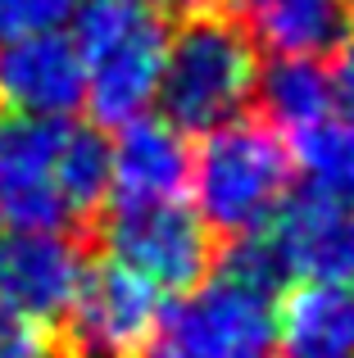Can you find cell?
Returning <instances> with one entry per match:
<instances>
[{
    "instance_id": "6da1fadb",
    "label": "cell",
    "mask_w": 354,
    "mask_h": 358,
    "mask_svg": "<svg viewBox=\"0 0 354 358\" xmlns=\"http://www.w3.org/2000/svg\"><path fill=\"white\" fill-rule=\"evenodd\" d=\"M109 200V141L64 118L0 109V227L73 236L91 250Z\"/></svg>"
},
{
    "instance_id": "7a4b0ae2",
    "label": "cell",
    "mask_w": 354,
    "mask_h": 358,
    "mask_svg": "<svg viewBox=\"0 0 354 358\" xmlns=\"http://www.w3.org/2000/svg\"><path fill=\"white\" fill-rule=\"evenodd\" d=\"M259 45L250 27L218 0L182 9V23L169 27V50L160 73L164 122L186 136L222 127L255 100Z\"/></svg>"
},
{
    "instance_id": "3957f363",
    "label": "cell",
    "mask_w": 354,
    "mask_h": 358,
    "mask_svg": "<svg viewBox=\"0 0 354 358\" xmlns=\"http://www.w3.org/2000/svg\"><path fill=\"white\" fill-rule=\"evenodd\" d=\"M191 182L200 204L195 213L222 245H232L259 236L277 218L295 182V159L273 122L250 114L204 131L191 155Z\"/></svg>"
},
{
    "instance_id": "277c9868",
    "label": "cell",
    "mask_w": 354,
    "mask_h": 358,
    "mask_svg": "<svg viewBox=\"0 0 354 358\" xmlns=\"http://www.w3.org/2000/svg\"><path fill=\"white\" fill-rule=\"evenodd\" d=\"M73 45H78L96 122L123 127L141 118L160 91L164 50H169L164 14L132 0H87L78 9Z\"/></svg>"
},
{
    "instance_id": "5b68a950",
    "label": "cell",
    "mask_w": 354,
    "mask_h": 358,
    "mask_svg": "<svg viewBox=\"0 0 354 358\" xmlns=\"http://www.w3.org/2000/svg\"><path fill=\"white\" fill-rule=\"evenodd\" d=\"M91 254L114 259L118 268L136 272L164 295V290H195L200 281H209L222 241L182 200L105 204L91 231Z\"/></svg>"
},
{
    "instance_id": "8992f818",
    "label": "cell",
    "mask_w": 354,
    "mask_h": 358,
    "mask_svg": "<svg viewBox=\"0 0 354 358\" xmlns=\"http://www.w3.org/2000/svg\"><path fill=\"white\" fill-rule=\"evenodd\" d=\"M164 304L160 290L136 272L118 268L105 254H91L59 341L73 358H136L150 341Z\"/></svg>"
},
{
    "instance_id": "52a82bcc",
    "label": "cell",
    "mask_w": 354,
    "mask_h": 358,
    "mask_svg": "<svg viewBox=\"0 0 354 358\" xmlns=\"http://www.w3.org/2000/svg\"><path fill=\"white\" fill-rule=\"evenodd\" d=\"M87 263L91 250L73 236L5 231L0 236V304L41 331H59Z\"/></svg>"
},
{
    "instance_id": "ba28073f",
    "label": "cell",
    "mask_w": 354,
    "mask_h": 358,
    "mask_svg": "<svg viewBox=\"0 0 354 358\" xmlns=\"http://www.w3.org/2000/svg\"><path fill=\"white\" fill-rule=\"evenodd\" d=\"M286 277L304 281H354V209L327 191H300L268 222Z\"/></svg>"
},
{
    "instance_id": "9c48e42d",
    "label": "cell",
    "mask_w": 354,
    "mask_h": 358,
    "mask_svg": "<svg viewBox=\"0 0 354 358\" xmlns=\"http://www.w3.org/2000/svg\"><path fill=\"white\" fill-rule=\"evenodd\" d=\"M87 105V78L73 36L36 32L0 41V109L27 118H69Z\"/></svg>"
},
{
    "instance_id": "30bf717a",
    "label": "cell",
    "mask_w": 354,
    "mask_h": 358,
    "mask_svg": "<svg viewBox=\"0 0 354 358\" xmlns=\"http://www.w3.org/2000/svg\"><path fill=\"white\" fill-rule=\"evenodd\" d=\"M191 182V150L177 127L164 118H132L118 127L109 145V200L105 204H150L182 200Z\"/></svg>"
},
{
    "instance_id": "8fae6325",
    "label": "cell",
    "mask_w": 354,
    "mask_h": 358,
    "mask_svg": "<svg viewBox=\"0 0 354 358\" xmlns=\"http://www.w3.org/2000/svg\"><path fill=\"white\" fill-rule=\"evenodd\" d=\"M255 45H268L277 59H323L346 45L350 9L346 0H250L241 9Z\"/></svg>"
},
{
    "instance_id": "7c38bea8",
    "label": "cell",
    "mask_w": 354,
    "mask_h": 358,
    "mask_svg": "<svg viewBox=\"0 0 354 358\" xmlns=\"http://www.w3.org/2000/svg\"><path fill=\"white\" fill-rule=\"evenodd\" d=\"M286 358H354V281H304L277 304Z\"/></svg>"
},
{
    "instance_id": "4fadbf2b",
    "label": "cell",
    "mask_w": 354,
    "mask_h": 358,
    "mask_svg": "<svg viewBox=\"0 0 354 358\" xmlns=\"http://www.w3.org/2000/svg\"><path fill=\"white\" fill-rule=\"evenodd\" d=\"M255 100H259V118L273 122L286 141L337 114L332 73L323 59H273L268 69H259Z\"/></svg>"
},
{
    "instance_id": "5bb4252c",
    "label": "cell",
    "mask_w": 354,
    "mask_h": 358,
    "mask_svg": "<svg viewBox=\"0 0 354 358\" xmlns=\"http://www.w3.org/2000/svg\"><path fill=\"white\" fill-rule=\"evenodd\" d=\"M291 159H300L313 191H327L337 200H354V127L341 114L313 122L309 131L286 141Z\"/></svg>"
},
{
    "instance_id": "9a60e30c",
    "label": "cell",
    "mask_w": 354,
    "mask_h": 358,
    "mask_svg": "<svg viewBox=\"0 0 354 358\" xmlns=\"http://www.w3.org/2000/svg\"><path fill=\"white\" fill-rule=\"evenodd\" d=\"M73 9H78V0H0V41L59 32V23Z\"/></svg>"
},
{
    "instance_id": "2e32d148",
    "label": "cell",
    "mask_w": 354,
    "mask_h": 358,
    "mask_svg": "<svg viewBox=\"0 0 354 358\" xmlns=\"http://www.w3.org/2000/svg\"><path fill=\"white\" fill-rule=\"evenodd\" d=\"M0 358H73L64 350L59 331H41L32 322L5 317L0 322Z\"/></svg>"
},
{
    "instance_id": "e0dca14e",
    "label": "cell",
    "mask_w": 354,
    "mask_h": 358,
    "mask_svg": "<svg viewBox=\"0 0 354 358\" xmlns=\"http://www.w3.org/2000/svg\"><path fill=\"white\" fill-rule=\"evenodd\" d=\"M332 100H337V114L354 127V45H341L337 64H332Z\"/></svg>"
},
{
    "instance_id": "ac0fdd59",
    "label": "cell",
    "mask_w": 354,
    "mask_h": 358,
    "mask_svg": "<svg viewBox=\"0 0 354 358\" xmlns=\"http://www.w3.org/2000/svg\"><path fill=\"white\" fill-rule=\"evenodd\" d=\"M132 5H146V9H155V14H164V9H191V5H200V0H132Z\"/></svg>"
},
{
    "instance_id": "d6986e66",
    "label": "cell",
    "mask_w": 354,
    "mask_h": 358,
    "mask_svg": "<svg viewBox=\"0 0 354 358\" xmlns=\"http://www.w3.org/2000/svg\"><path fill=\"white\" fill-rule=\"evenodd\" d=\"M218 5H222V9H232V14H241V9H246L250 0H218Z\"/></svg>"
},
{
    "instance_id": "ffe728a7",
    "label": "cell",
    "mask_w": 354,
    "mask_h": 358,
    "mask_svg": "<svg viewBox=\"0 0 354 358\" xmlns=\"http://www.w3.org/2000/svg\"><path fill=\"white\" fill-rule=\"evenodd\" d=\"M346 9H350V23H354V0H346Z\"/></svg>"
}]
</instances>
